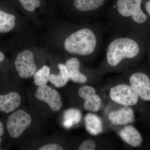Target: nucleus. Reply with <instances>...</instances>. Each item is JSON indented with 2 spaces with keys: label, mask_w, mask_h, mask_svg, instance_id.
Returning <instances> with one entry per match:
<instances>
[{
  "label": "nucleus",
  "mask_w": 150,
  "mask_h": 150,
  "mask_svg": "<svg viewBox=\"0 0 150 150\" xmlns=\"http://www.w3.org/2000/svg\"><path fill=\"white\" fill-rule=\"evenodd\" d=\"M96 43V37L93 33L88 28H83L67 38L64 47L70 54L87 56L94 51Z\"/></svg>",
  "instance_id": "f257e3e1"
},
{
  "label": "nucleus",
  "mask_w": 150,
  "mask_h": 150,
  "mask_svg": "<svg viewBox=\"0 0 150 150\" xmlns=\"http://www.w3.org/2000/svg\"><path fill=\"white\" fill-rule=\"evenodd\" d=\"M139 47L131 38H120L110 43L107 51L108 63L110 66H117L123 59H132L138 55Z\"/></svg>",
  "instance_id": "f03ea898"
},
{
  "label": "nucleus",
  "mask_w": 150,
  "mask_h": 150,
  "mask_svg": "<svg viewBox=\"0 0 150 150\" xmlns=\"http://www.w3.org/2000/svg\"><path fill=\"white\" fill-rule=\"evenodd\" d=\"M32 122L31 116L24 110H18L9 115L6 127L10 137L17 139L28 128Z\"/></svg>",
  "instance_id": "7ed1b4c3"
},
{
  "label": "nucleus",
  "mask_w": 150,
  "mask_h": 150,
  "mask_svg": "<svg viewBox=\"0 0 150 150\" xmlns=\"http://www.w3.org/2000/svg\"><path fill=\"white\" fill-rule=\"evenodd\" d=\"M109 95L114 102L124 106L137 104L139 95L131 85L121 84L111 88Z\"/></svg>",
  "instance_id": "20e7f679"
},
{
  "label": "nucleus",
  "mask_w": 150,
  "mask_h": 150,
  "mask_svg": "<svg viewBox=\"0 0 150 150\" xmlns=\"http://www.w3.org/2000/svg\"><path fill=\"white\" fill-rule=\"evenodd\" d=\"M142 0H118L117 9L121 16H131L134 21L143 23L146 21L147 16L141 8Z\"/></svg>",
  "instance_id": "39448f33"
},
{
  "label": "nucleus",
  "mask_w": 150,
  "mask_h": 150,
  "mask_svg": "<svg viewBox=\"0 0 150 150\" xmlns=\"http://www.w3.org/2000/svg\"><path fill=\"white\" fill-rule=\"evenodd\" d=\"M14 64L19 75L23 79L32 77L36 72L37 67L34 62V56L30 50H25L18 54Z\"/></svg>",
  "instance_id": "423d86ee"
},
{
  "label": "nucleus",
  "mask_w": 150,
  "mask_h": 150,
  "mask_svg": "<svg viewBox=\"0 0 150 150\" xmlns=\"http://www.w3.org/2000/svg\"><path fill=\"white\" fill-rule=\"evenodd\" d=\"M35 96L36 99L47 103L53 111L57 112L62 108V101L59 92L46 85L39 86Z\"/></svg>",
  "instance_id": "0eeeda50"
},
{
  "label": "nucleus",
  "mask_w": 150,
  "mask_h": 150,
  "mask_svg": "<svg viewBox=\"0 0 150 150\" xmlns=\"http://www.w3.org/2000/svg\"><path fill=\"white\" fill-rule=\"evenodd\" d=\"M130 85L144 100L150 101V79L144 73L133 74L129 79Z\"/></svg>",
  "instance_id": "6e6552de"
},
{
  "label": "nucleus",
  "mask_w": 150,
  "mask_h": 150,
  "mask_svg": "<svg viewBox=\"0 0 150 150\" xmlns=\"http://www.w3.org/2000/svg\"><path fill=\"white\" fill-rule=\"evenodd\" d=\"M21 97L16 92H10L0 94V112L6 113L13 112L20 105Z\"/></svg>",
  "instance_id": "1a4fd4ad"
},
{
  "label": "nucleus",
  "mask_w": 150,
  "mask_h": 150,
  "mask_svg": "<svg viewBox=\"0 0 150 150\" xmlns=\"http://www.w3.org/2000/svg\"><path fill=\"white\" fill-rule=\"evenodd\" d=\"M134 117L133 109L127 106L110 112L108 116L109 120L112 124L120 126L133 122Z\"/></svg>",
  "instance_id": "9d476101"
},
{
  "label": "nucleus",
  "mask_w": 150,
  "mask_h": 150,
  "mask_svg": "<svg viewBox=\"0 0 150 150\" xmlns=\"http://www.w3.org/2000/svg\"><path fill=\"white\" fill-rule=\"evenodd\" d=\"M65 66L67 67L70 79L74 82L80 83H86L87 78L80 72V63L78 59L72 58L68 59Z\"/></svg>",
  "instance_id": "9b49d317"
},
{
  "label": "nucleus",
  "mask_w": 150,
  "mask_h": 150,
  "mask_svg": "<svg viewBox=\"0 0 150 150\" xmlns=\"http://www.w3.org/2000/svg\"><path fill=\"white\" fill-rule=\"evenodd\" d=\"M119 135L124 142L132 146L136 147L142 144V138L141 134L133 126H125L120 131Z\"/></svg>",
  "instance_id": "f8f14e48"
},
{
  "label": "nucleus",
  "mask_w": 150,
  "mask_h": 150,
  "mask_svg": "<svg viewBox=\"0 0 150 150\" xmlns=\"http://www.w3.org/2000/svg\"><path fill=\"white\" fill-rule=\"evenodd\" d=\"M85 121L87 131L92 135H98L103 131L102 121L97 115L88 113L85 117Z\"/></svg>",
  "instance_id": "ddd939ff"
},
{
  "label": "nucleus",
  "mask_w": 150,
  "mask_h": 150,
  "mask_svg": "<svg viewBox=\"0 0 150 150\" xmlns=\"http://www.w3.org/2000/svg\"><path fill=\"white\" fill-rule=\"evenodd\" d=\"M60 72L58 74L50 75L49 81L57 88H61L67 84L70 79L69 72L65 65L60 64L58 65Z\"/></svg>",
  "instance_id": "4468645a"
},
{
  "label": "nucleus",
  "mask_w": 150,
  "mask_h": 150,
  "mask_svg": "<svg viewBox=\"0 0 150 150\" xmlns=\"http://www.w3.org/2000/svg\"><path fill=\"white\" fill-rule=\"evenodd\" d=\"M16 16L0 10V33L11 31L15 26Z\"/></svg>",
  "instance_id": "2eb2a0df"
},
{
  "label": "nucleus",
  "mask_w": 150,
  "mask_h": 150,
  "mask_svg": "<svg viewBox=\"0 0 150 150\" xmlns=\"http://www.w3.org/2000/svg\"><path fill=\"white\" fill-rule=\"evenodd\" d=\"M105 0H74V5L82 11L94 10L102 5Z\"/></svg>",
  "instance_id": "dca6fc26"
},
{
  "label": "nucleus",
  "mask_w": 150,
  "mask_h": 150,
  "mask_svg": "<svg viewBox=\"0 0 150 150\" xmlns=\"http://www.w3.org/2000/svg\"><path fill=\"white\" fill-rule=\"evenodd\" d=\"M50 72V68L46 65L40 68L33 76L35 84L39 86L46 85L49 81Z\"/></svg>",
  "instance_id": "f3484780"
},
{
  "label": "nucleus",
  "mask_w": 150,
  "mask_h": 150,
  "mask_svg": "<svg viewBox=\"0 0 150 150\" xmlns=\"http://www.w3.org/2000/svg\"><path fill=\"white\" fill-rule=\"evenodd\" d=\"M102 101L100 97L97 95L85 100L83 107L86 110L91 112H97L101 108Z\"/></svg>",
  "instance_id": "a211bd4d"
},
{
  "label": "nucleus",
  "mask_w": 150,
  "mask_h": 150,
  "mask_svg": "<svg viewBox=\"0 0 150 150\" xmlns=\"http://www.w3.org/2000/svg\"><path fill=\"white\" fill-rule=\"evenodd\" d=\"M65 121L64 125L66 128H70L74 124L80 121L81 115L80 111L76 109H69L65 113Z\"/></svg>",
  "instance_id": "6ab92c4d"
},
{
  "label": "nucleus",
  "mask_w": 150,
  "mask_h": 150,
  "mask_svg": "<svg viewBox=\"0 0 150 150\" xmlns=\"http://www.w3.org/2000/svg\"><path fill=\"white\" fill-rule=\"evenodd\" d=\"M96 93V91L95 88L91 86H83L79 89V96L84 100L93 96Z\"/></svg>",
  "instance_id": "aec40b11"
},
{
  "label": "nucleus",
  "mask_w": 150,
  "mask_h": 150,
  "mask_svg": "<svg viewBox=\"0 0 150 150\" xmlns=\"http://www.w3.org/2000/svg\"><path fill=\"white\" fill-rule=\"evenodd\" d=\"M25 9L33 12L40 5V0H18Z\"/></svg>",
  "instance_id": "412c9836"
},
{
  "label": "nucleus",
  "mask_w": 150,
  "mask_h": 150,
  "mask_svg": "<svg viewBox=\"0 0 150 150\" xmlns=\"http://www.w3.org/2000/svg\"><path fill=\"white\" fill-rule=\"evenodd\" d=\"M96 144L93 140H86L81 144L79 147V150H93L96 148Z\"/></svg>",
  "instance_id": "4be33fe9"
},
{
  "label": "nucleus",
  "mask_w": 150,
  "mask_h": 150,
  "mask_svg": "<svg viewBox=\"0 0 150 150\" xmlns=\"http://www.w3.org/2000/svg\"><path fill=\"white\" fill-rule=\"evenodd\" d=\"M38 150H62L63 148L61 145L56 144H48L42 146Z\"/></svg>",
  "instance_id": "5701e85b"
},
{
  "label": "nucleus",
  "mask_w": 150,
  "mask_h": 150,
  "mask_svg": "<svg viewBox=\"0 0 150 150\" xmlns=\"http://www.w3.org/2000/svg\"><path fill=\"white\" fill-rule=\"evenodd\" d=\"M4 133V127L1 121H0V143L2 141L1 137Z\"/></svg>",
  "instance_id": "b1692460"
},
{
  "label": "nucleus",
  "mask_w": 150,
  "mask_h": 150,
  "mask_svg": "<svg viewBox=\"0 0 150 150\" xmlns=\"http://www.w3.org/2000/svg\"><path fill=\"white\" fill-rule=\"evenodd\" d=\"M145 8H146V10L147 12L148 13L150 16V1H148L146 3L145 5Z\"/></svg>",
  "instance_id": "393cba45"
},
{
  "label": "nucleus",
  "mask_w": 150,
  "mask_h": 150,
  "mask_svg": "<svg viewBox=\"0 0 150 150\" xmlns=\"http://www.w3.org/2000/svg\"><path fill=\"white\" fill-rule=\"evenodd\" d=\"M5 59V56L1 51H0V63L3 62Z\"/></svg>",
  "instance_id": "a878e982"
},
{
  "label": "nucleus",
  "mask_w": 150,
  "mask_h": 150,
  "mask_svg": "<svg viewBox=\"0 0 150 150\" xmlns=\"http://www.w3.org/2000/svg\"><path fill=\"white\" fill-rule=\"evenodd\" d=\"M0 150H1V149H0Z\"/></svg>",
  "instance_id": "bb28decb"
}]
</instances>
